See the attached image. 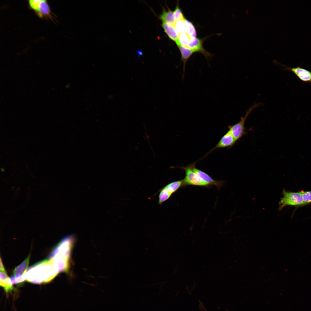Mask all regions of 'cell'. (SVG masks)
I'll return each mask as SVG.
<instances>
[{"mask_svg":"<svg viewBox=\"0 0 311 311\" xmlns=\"http://www.w3.org/2000/svg\"><path fill=\"white\" fill-rule=\"evenodd\" d=\"M71 86V84L69 83L67 84L66 86V87L68 88H70Z\"/></svg>","mask_w":311,"mask_h":311,"instance_id":"cell-24","label":"cell"},{"mask_svg":"<svg viewBox=\"0 0 311 311\" xmlns=\"http://www.w3.org/2000/svg\"><path fill=\"white\" fill-rule=\"evenodd\" d=\"M191 38L187 33L179 34L178 39L177 41L181 45L187 47Z\"/></svg>","mask_w":311,"mask_h":311,"instance_id":"cell-19","label":"cell"},{"mask_svg":"<svg viewBox=\"0 0 311 311\" xmlns=\"http://www.w3.org/2000/svg\"><path fill=\"white\" fill-rule=\"evenodd\" d=\"M184 20L186 26L187 33L191 38L196 37L197 35L196 31L193 24L185 18Z\"/></svg>","mask_w":311,"mask_h":311,"instance_id":"cell-17","label":"cell"},{"mask_svg":"<svg viewBox=\"0 0 311 311\" xmlns=\"http://www.w3.org/2000/svg\"><path fill=\"white\" fill-rule=\"evenodd\" d=\"M184 20H176L174 26L179 34L187 33L186 26Z\"/></svg>","mask_w":311,"mask_h":311,"instance_id":"cell-20","label":"cell"},{"mask_svg":"<svg viewBox=\"0 0 311 311\" xmlns=\"http://www.w3.org/2000/svg\"><path fill=\"white\" fill-rule=\"evenodd\" d=\"M162 25L165 32L169 38L172 40L176 42L178 39L179 33L174 26L164 22H162Z\"/></svg>","mask_w":311,"mask_h":311,"instance_id":"cell-15","label":"cell"},{"mask_svg":"<svg viewBox=\"0 0 311 311\" xmlns=\"http://www.w3.org/2000/svg\"><path fill=\"white\" fill-rule=\"evenodd\" d=\"M187 47L191 50L194 52H198L202 53L206 58L211 56L210 53L208 52L204 49L202 40L196 37L191 38Z\"/></svg>","mask_w":311,"mask_h":311,"instance_id":"cell-9","label":"cell"},{"mask_svg":"<svg viewBox=\"0 0 311 311\" xmlns=\"http://www.w3.org/2000/svg\"><path fill=\"white\" fill-rule=\"evenodd\" d=\"M1 171H2L3 172H4V168H1Z\"/></svg>","mask_w":311,"mask_h":311,"instance_id":"cell-25","label":"cell"},{"mask_svg":"<svg viewBox=\"0 0 311 311\" xmlns=\"http://www.w3.org/2000/svg\"><path fill=\"white\" fill-rule=\"evenodd\" d=\"M0 270H4L5 268L3 264L1 258H0Z\"/></svg>","mask_w":311,"mask_h":311,"instance_id":"cell-23","label":"cell"},{"mask_svg":"<svg viewBox=\"0 0 311 311\" xmlns=\"http://www.w3.org/2000/svg\"><path fill=\"white\" fill-rule=\"evenodd\" d=\"M181 53V60L183 63V75L185 72V65L187 60L193 54L194 52L187 47L183 46L179 43L177 44Z\"/></svg>","mask_w":311,"mask_h":311,"instance_id":"cell-12","label":"cell"},{"mask_svg":"<svg viewBox=\"0 0 311 311\" xmlns=\"http://www.w3.org/2000/svg\"><path fill=\"white\" fill-rule=\"evenodd\" d=\"M236 141L230 131L229 130L222 137L216 146L205 156H207L216 149L230 147L235 144Z\"/></svg>","mask_w":311,"mask_h":311,"instance_id":"cell-8","label":"cell"},{"mask_svg":"<svg viewBox=\"0 0 311 311\" xmlns=\"http://www.w3.org/2000/svg\"><path fill=\"white\" fill-rule=\"evenodd\" d=\"M282 194L283 196L279 202V210H282L287 206H300L304 205L302 197L299 191L296 192L289 191L284 189Z\"/></svg>","mask_w":311,"mask_h":311,"instance_id":"cell-2","label":"cell"},{"mask_svg":"<svg viewBox=\"0 0 311 311\" xmlns=\"http://www.w3.org/2000/svg\"><path fill=\"white\" fill-rule=\"evenodd\" d=\"M73 237L69 236L63 239L51 252L49 258L51 259L57 254H71L74 242Z\"/></svg>","mask_w":311,"mask_h":311,"instance_id":"cell-5","label":"cell"},{"mask_svg":"<svg viewBox=\"0 0 311 311\" xmlns=\"http://www.w3.org/2000/svg\"><path fill=\"white\" fill-rule=\"evenodd\" d=\"M284 69L292 72L301 81L305 82H311V72L305 69L297 67L292 68L282 65Z\"/></svg>","mask_w":311,"mask_h":311,"instance_id":"cell-7","label":"cell"},{"mask_svg":"<svg viewBox=\"0 0 311 311\" xmlns=\"http://www.w3.org/2000/svg\"><path fill=\"white\" fill-rule=\"evenodd\" d=\"M30 256L29 255L23 262L14 269L13 276H21L24 275L28 269Z\"/></svg>","mask_w":311,"mask_h":311,"instance_id":"cell-13","label":"cell"},{"mask_svg":"<svg viewBox=\"0 0 311 311\" xmlns=\"http://www.w3.org/2000/svg\"><path fill=\"white\" fill-rule=\"evenodd\" d=\"M196 163V162L191 164L193 170L210 186L215 185L217 189H220L225 184V182L224 181L215 180L205 172L197 168L195 166Z\"/></svg>","mask_w":311,"mask_h":311,"instance_id":"cell-6","label":"cell"},{"mask_svg":"<svg viewBox=\"0 0 311 311\" xmlns=\"http://www.w3.org/2000/svg\"><path fill=\"white\" fill-rule=\"evenodd\" d=\"M182 186H184L183 179L172 182L162 188L172 195Z\"/></svg>","mask_w":311,"mask_h":311,"instance_id":"cell-16","label":"cell"},{"mask_svg":"<svg viewBox=\"0 0 311 311\" xmlns=\"http://www.w3.org/2000/svg\"><path fill=\"white\" fill-rule=\"evenodd\" d=\"M13 284L7 275L5 270H0V285L4 289L7 293L11 292L14 289Z\"/></svg>","mask_w":311,"mask_h":311,"instance_id":"cell-11","label":"cell"},{"mask_svg":"<svg viewBox=\"0 0 311 311\" xmlns=\"http://www.w3.org/2000/svg\"><path fill=\"white\" fill-rule=\"evenodd\" d=\"M261 103H255L254 105L246 111V114L244 117H241V120L236 124L228 126L230 131L236 141L239 140L246 134L244 128L245 121L251 112L255 108L262 105Z\"/></svg>","mask_w":311,"mask_h":311,"instance_id":"cell-4","label":"cell"},{"mask_svg":"<svg viewBox=\"0 0 311 311\" xmlns=\"http://www.w3.org/2000/svg\"><path fill=\"white\" fill-rule=\"evenodd\" d=\"M34 11L41 18L52 17L49 6L46 0H41Z\"/></svg>","mask_w":311,"mask_h":311,"instance_id":"cell-10","label":"cell"},{"mask_svg":"<svg viewBox=\"0 0 311 311\" xmlns=\"http://www.w3.org/2000/svg\"><path fill=\"white\" fill-rule=\"evenodd\" d=\"M177 167L185 171V177L183 179L184 186L189 185L206 187L211 186L193 170L191 164L186 166Z\"/></svg>","mask_w":311,"mask_h":311,"instance_id":"cell-3","label":"cell"},{"mask_svg":"<svg viewBox=\"0 0 311 311\" xmlns=\"http://www.w3.org/2000/svg\"><path fill=\"white\" fill-rule=\"evenodd\" d=\"M53 258L37 263L31 266L24 274L25 280L39 284L49 282L59 273Z\"/></svg>","mask_w":311,"mask_h":311,"instance_id":"cell-1","label":"cell"},{"mask_svg":"<svg viewBox=\"0 0 311 311\" xmlns=\"http://www.w3.org/2000/svg\"><path fill=\"white\" fill-rule=\"evenodd\" d=\"M159 192L158 196V204L162 205L165 202L168 200L171 196L172 194L163 189H160L157 193Z\"/></svg>","mask_w":311,"mask_h":311,"instance_id":"cell-18","label":"cell"},{"mask_svg":"<svg viewBox=\"0 0 311 311\" xmlns=\"http://www.w3.org/2000/svg\"><path fill=\"white\" fill-rule=\"evenodd\" d=\"M303 198L304 205L311 203V191H299Z\"/></svg>","mask_w":311,"mask_h":311,"instance_id":"cell-21","label":"cell"},{"mask_svg":"<svg viewBox=\"0 0 311 311\" xmlns=\"http://www.w3.org/2000/svg\"><path fill=\"white\" fill-rule=\"evenodd\" d=\"M160 17L163 22L173 26L176 21L173 12L169 9L164 10Z\"/></svg>","mask_w":311,"mask_h":311,"instance_id":"cell-14","label":"cell"},{"mask_svg":"<svg viewBox=\"0 0 311 311\" xmlns=\"http://www.w3.org/2000/svg\"><path fill=\"white\" fill-rule=\"evenodd\" d=\"M175 17L176 20H184L185 18L182 12L177 4L173 12Z\"/></svg>","mask_w":311,"mask_h":311,"instance_id":"cell-22","label":"cell"}]
</instances>
